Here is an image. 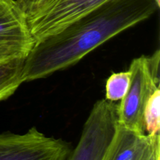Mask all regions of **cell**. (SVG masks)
Segmentation results:
<instances>
[{"label": "cell", "mask_w": 160, "mask_h": 160, "mask_svg": "<svg viewBox=\"0 0 160 160\" xmlns=\"http://www.w3.org/2000/svg\"><path fill=\"white\" fill-rule=\"evenodd\" d=\"M159 6L156 0H109L35 44L24 59L23 81L45 78L75 65L109 39L149 18Z\"/></svg>", "instance_id": "6da1fadb"}, {"label": "cell", "mask_w": 160, "mask_h": 160, "mask_svg": "<svg viewBox=\"0 0 160 160\" xmlns=\"http://www.w3.org/2000/svg\"><path fill=\"white\" fill-rule=\"evenodd\" d=\"M159 50L152 56H142L131 62V83L127 95L117 106L118 123L145 134L144 111L150 96L159 88Z\"/></svg>", "instance_id": "7a4b0ae2"}, {"label": "cell", "mask_w": 160, "mask_h": 160, "mask_svg": "<svg viewBox=\"0 0 160 160\" xmlns=\"http://www.w3.org/2000/svg\"><path fill=\"white\" fill-rule=\"evenodd\" d=\"M117 106L106 98L95 103L79 142L67 160H103L118 123Z\"/></svg>", "instance_id": "3957f363"}, {"label": "cell", "mask_w": 160, "mask_h": 160, "mask_svg": "<svg viewBox=\"0 0 160 160\" xmlns=\"http://www.w3.org/2000/svg\"><path fill=\"white\" fill-rule=\"evenodd\" d=\"M71 145L33 127L23 134H0V160H67Z\"/></svg>", "instance_id": "277c9868"}, {"label": "cell", "mask_w": 160, "mask_h": 160, "mask_svg": "<svg viewBox=\"0 0 160 160\" xmlns=\"http://www.w3.org/2000/svg\"><path fill=\"white\" fill-rule=\"evenodd\" d=\"M35 45L28 20L16 0H0V62L25 59Z\"/></svg>", "instance_id": "5b68a950"}, {"label": "cell", "mask_w": 160, "mask_h": 160, "mask_svg": "<svg viewBox=\"0 0 160 160\" xmlns=\"http://www.w3.org/2000/svg\"><path fill=\"white\" fill-rule=\"evenodd\" d=\"M109 0H56L38 17L28 20L35 44L59 32L69 24Z\"/></svg>", "instance_id": "8992f818"}, {"label": "cell", "mask_w": 160, "mask_h": 160, "mask_svg": "<svg viewBox=\"0 0 160 160\" xmlns=\"http://www.w3.org/2000/svg\"><path fill=\"white\" fill-rule=\"evenodd\" d=\"M160 136L140 134L117 123L115 134L103 160H139Z\"/></svg>", "instance_id": "52a82bcc"}, {"label": "cell", "mask_w": 160, "mask_h": 160, "mask_svg": "<svg viewBox=\"0 0 160 160\" xmlns=\"http://www.w3.org/2000/svg\"><path fill=\"white\" fill-rule=\"evenodd\" d=\"M25 59L0 62V102L12 96L24 83L23 78Z\"/></svg>", "instance_id": "ba28073f"}, {"label": "cell", "mask_w": 160, "mask_h": 160, "mask_svg": "<svg viewBox=\"0 0 160 160\" xmlns=\"http://www.w3.org/2000/svg\"><path fill=\"white\" fill-rule=\"evenodd\" d=\"M131 83V73L127 71L113 73L106 84V99L116 102L121 101L127 95Z\"/></svg>", "instance_id": "9c48e42d"}, {"label": "cell", "mask_w": 160, "mask_h": 160, "mask_svg": "<svg viewBox=\"0 0 160 160\" xmlns=\"http://www.w3.org/2000/svg\"><path fill=\"white\" fill-rule=\"evenodd\" d=\"M144 127L148 135H158L160 131V88L150 96L144 111Z\"/></svg>", "instance_id": "30bf717a"}, {"label": "cell", "mask_w": 160, "mask_h": 160, "mask_svg": "<svg viewBox=\"0 0 160 160\" xmlns=\"http://www.w3.org/2000/svg\"><path fill=\"white\" fill-rule=\"evenodd\" d=\"M26 15L28 20L38 17L46 10L56 0H16Z\"/></svg>", "instance_id": "8fae6325"}, {"label": "cell", "mask_w": 160, "mask_h": 160, "mask_svg": "<svg viewBox=\"0 0 160 160\" xmlns=\"http://www.w3.org/2000/svg\"><path fill=\"white\" fill-rule=\"evenodd\" d=\"M139 160H160V136H158Z\"/></svg>", "instance_id": "7c38bea8"}, {"label": "cell", "mask_w": 160, "mask_h": 160, "mask_svg": "<svg viewBox=\"0 0 160 160\" xmlns=\"http://www.w3.org/2000/svg\"><path fill=\"white\" fill-rule=\"evenodd\" d=\"M156 2L158 3V4L160 5V0H156Z\"/></svg>", "instance_id": "4fadbf2b"}]
</instances>
